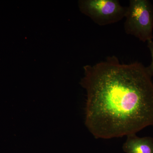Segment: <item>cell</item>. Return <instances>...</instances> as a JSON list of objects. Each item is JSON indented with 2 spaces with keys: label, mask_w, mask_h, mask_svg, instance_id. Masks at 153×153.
Returning a JSON list of instances; mask_svg holds the SVG:
<instances>
[{
  "label": "cell",
  "mask_w": 153,
  "mask_h": 153,
  "mask_svg": "<svg viewBox=\"0 0 153 153\" xmlns=\"http://www.w3.org/2000/svg\"><path fill=\"white\" fill-rule=\"evenodd\" d=\"M83 68L85 125L94 137H120L153 126V82L142 63L111 56Z\"/></svg>",
  "instance_id": "obj_1"
},
{
  "label": "cell",
  "mask_w": 153,
  "mask_h": 153,
  "mask_svg": "<svg viewBox=\"0 0 153 153\" xmlns=\"http://www.w3.org/2000/svg\"><path fill=\"white\" fill-rule=\"evenodd\" d=\"M124 23L128 35L143 42L153 38V6L149 0H130Z\"/></svg>",
  "instance_id": "obj_2"
},
{
  "label": "cell",
  "mask_w": 153,
  "mask_h": 153,
  "mask_svg": "<svg viewBox=\"0 0 153 153\" xmlns=\"http://www.w3.org/2000/svg\"><path fill=\"white\" fill-rule=\"evenodd\" d=\"M78 6L81 13L101 26L120 22L125 18L128 9L117 0H81Z\"/></svg>",
  "instance_id": "obj_3"
},
{
  "label": "cell",
  "mask_w": 153,
  "mask_h": 153,
  "mask_svg": "<svg viewBox=\"0 0 153 153\" xmlns=\"http://www.w3.org/2000/svg\"><path fill=\"white\" fill-rule=\"evenodd\" d=\"M123 149L126 153H153V138L140 137L136 134L127 136Z\"/></svg>",
  "instance_id": "obj_4"
},
{
  "label": "cell",
  "mask_w": 153,
  "mask_h": 153,
  "mask_svg": "<svg viewBox=\"0 0 153 153\" xmlns=\"http://www.w3.org/2000/svg\"><path fill=\"white\" fill-rule=\"evenodd\" d=\"M147 46L148 48L149 49L150 52L151 57H152V62H151L150 65L148 67H147L148 71L150 74L152 76V77L153 76V40H150L147 42Z\"/></svg>",
  "instance_id": "obj_5"
}]
</instances>
